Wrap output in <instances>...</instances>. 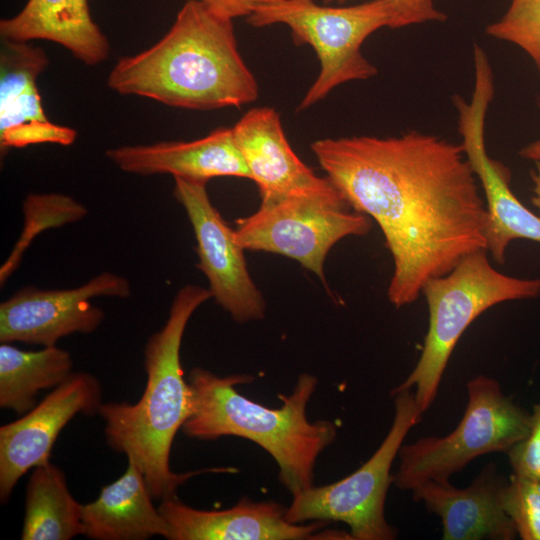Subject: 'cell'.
I'll list each match as a JSON object with an SVG mask.
<instances>
[{"label":"cell","instance_id":"cell-1","mask_svg":"<svg viewBox=\"0 0 540 540\" xmlns=\"http://www.w3.org/2000/svg\"><path fill=\"white\" fill-rule=\"evenodd\" d=\"M311 150L350 207L380 227L394 270L387 296L412 304L424 285L486 250L487 209L462 146L410 131L315 140Z\"/></svg>","mask_w":540,"mask_h":540},{"label":"cell","instance_id":"cell-2","mask_svg":"<svg viewBox=\"0 0 540 540\" xmlns=\"http://www.w3.org/2000/svg\"><path fill=\"white\" fill-rule=\"evenodd\" d=\"M232 21L201 0H187L157 43L119 59L108 87L190 110L254 102L259 86L239 52Z\"/></svg>","mask_w":540,"mask_h":540},{"label":"cell","instance_id":"cell-3","mask_svg":"<svg viewBox=\"0 0 540 540\" xmlns=\"http://www.w3.org/2000/svg\"><path fill=\"white\" fill-rule=\"evenodd\" d=\"M211 297L209 289L199 285H185L176 293L164 326L146 343L147 382L141 398L134 404L103 403L98 412L105 421L108 445L135 461L153 499L175 497L178 487L199 473L232 471L175 473L169 462L175 435L194 410L193 391L180 360L183 334L192 314Z\"/></svg>","mask_w":540,"mask_h":540},{"label":"cell","instance_id":"cell-4","mask_svg":"<svg viewBox=\"0 0 540 540\" xmlns=\"http://www.w3.org/2000/svg\"><path fill=\"white\" fill-rule=\"evenodd\" d=\"M251 375L217 376L200 367L191 370L188 383L194 410L182 430L189 437L216 440L222 436L248 439L267 451L279 467V480L294 496L313 486L314 466L320 453L336 438L334 423L310 422L306 407L317 378L302 374L282 405L273 409L242 396L234 387L251 383Z\"/></svg>","mask_w":540,"mask_h":540},{"label":"cell","instance_id":"cell-5","mask_svg":"<svg viewBox=\"0 0 540 540\" xmlns=\"http://www.w3.org/2000/svg\"><path fill=\"white\" fill-rule=\"evenodd\" d=\"M429 325L421 355L409 376L393 391L411 389L424 413L434 402L450 356L468 326L502 302L535 298L540 279H520L496 270L487 250L463 257L447 274L423 287Z\"/></svg>","mask_w":540,"mask_h":540},{"label":"cell","instance_id":"cell-6","mask_svg":"<svg viewBox=\"0 0 540 540\" xmlns=\"http://www.w3.org/2000/svg\"><path fill=\"white\" fill-rule=\"evenodd\" d=\"M247 22L253 27L284 24L295 45L314 49L320 71L298 111L318 103L341 84L374 77L377 68L362 54L363 42L383 27H403L397 8L388 0L345 7L320 5L315 0H282L256 9Z\"/></svg>","mask_w":540,"mask_h":540},{"label":"cell","instance_id":"cell-7","mask_svg":"<svg viewBox=\"0 0 540 540\" xmlns=\"http://www.w3.org/2000/svg\"><path fill=\"white\" fill-rule=\"evenodd\" d=\"M236 240L244 250L264 251L296 260L327 288L324 271L331 248L347 236H363L371 218L353 210L327 178L260 203L239 219Z\"/></svg>","mask_w":540,"mask_h":540},{"label":"cell","instance_id":"cell-8","mask_svg":"<svg viewBox=\"0 0 540 540\" xmlns=\"http://www.w3.org/2000/svg\"><path fill=\"white\" fill-rule=\"evenodd\" d=\"M468 403L457 427L444 437L428 436L402 445L399 467L392 475L401 490L428 481H444L475 458L504 452L523 439L531 412L505 395L497 380L479 375L467 383Z\"/></svg>","mask_w":540,"mask_h":540},{"label":"cell","instance_id":"cell-9","mask_svg":"<svg viewBox=\"0 0 540 540\" xmlns=\"http://www.w3.org/2000/svg\"><path fill=\"white\" fill-rule=\"evenodd\" d=\"M395 414L390 430L376 452L359 469L332 484L310 487L293 496L285 518L339 521L353 540H392L397 530L385 517V500L392 482L391 466L409 431L422 419L413 391H392Z\"/></svg>","mask_w":540,"mask_h":540},{"label":"cell","instance_id":"cell-10","mask_svg":"<svg viewBox=\"0 0 540 540\" xmlns=\"http://www.w3.org/2000/svg\"><path fill=\"white\" fill-rule=\"evenodd\" d=\"M474 89L470 101L456 95L458 131L462 149L484 192L487 209L486 250L498 264L505 263L506 250L516 239L540 243V217L513 193L511 171L492 159L486 150L485 121L495 87L489 62L474 64Z\"/></svg>","mask_w":540,"mask_h":540},{"label":"cell","instance_id":"cell-11","mask_svg":"<svg viewBox=\"0 0 540 540\" xmlns=\"http://www.w3.org/2000/svg\"><path fill=\"white\" fill-rule=\"evenodd\" d=\"M130 295L129 281L112 272L98 274L72 289L23 287L0 304V342L48 347L74 333H92L105 315L91 300Z\"/></svg>","mask_w":540,"mask_h":540},{"label":"cell","instance_id":"cell-12","mask_svg":"<svg viewBox=\"0 0 540 540\" xmlns=\"http://www.w3.org/2000/svg\"><path fill=\"white\" fill-rule=\"evenodd\" d=\"M173 195L183 206L197 242L199 270L206 276L216 303L239 323L260 320L266 304L252 280L244 249L211 203L205 182L174 178Z\"/></svg>","mask_w":540,"mask_h":540},{"label":"cell","instance_id":"cell-13","mask_svg":"<svg viewBox=\"0 0 540 540\" xmlns=\"http://www.w3.org/2000/svg\"><path fill=\"white\" fill-rule=\"evenodd\" d=\"M99 380L72 373L19 419L0 427V499L5 504L30 469L50 462L61 430L77 414L94 415L102 405Z\"/></svg>","mask_w":540,"mask_h":540},{"label":"cell","instance_id":"cell-14","mask_svg":"<svg viewBox=\"0 0 540 540\" xmlns=\"http://www.w3.org/2000/svg\"><path fill=\"white\" fill-rule=\"evenodd\" d=\"M46 52L30 42L1 40L0 147L24 148L51 143L69 146L77 132L51 122L43 109L37 79L47 68Z\"/></svg>","mask_w":540,"mask_h":540},{"label":"cell","instance_id":"cell-15","mask_svg":"<svg viewBox=\"0 0 540 540\" xmlns=\"http://www.w3.org/2000/svg\"><path fill=\"white\" fill-rule=\"evenodd\" d=\"M168 525L169 540H303L319 539L315 532L326 521L295 524L285 518L286 508L266 501L242 498L231 508L206 511L192 508L177 497L158 507Z\"/></svg>","mask_w":540,"mask_h":540},{"label":"cell","instance_id":"cell-16","mask_svg":"<svg viewBox=\"0 0 540 540\" xmlns=\"http://www.w3.org/2000/svg\"><path fill=\"white\" fill-rule=\"evenodd\" d=\"M507 482L489 463L465 488L449 480H428L411 492L415 501L441 519L444 540H513L518 535L503 507Z\"/></svg>","mask_w":540,"mask_h":540},{"label":"cell","instance_id":"cell-17","mask_svg":"<svg viewBox=\"0 0 540 540\" xmlns=\"http://www.w3.org/2000/svg\"><path fill=\"white\" fill-rule=\"evenodd\" d=\"M106 156L122 171L144 176L170 174L174 178L205 183L215 177L251 180L232 127H219L192 141H162L110 148Z\"/></svg>","mask_w":540,"mask_h":540},{"label":"cell","instance_id":"cell-18","mask_svg":"<svg viewBox=\"0 0 540 540\" xmlns=\"http://www.w3.org/2000/svg\"><path fill=\"white\" fill-rule=\"evenodd\" d=\"M236 145L258 187L261 203L317 183L315 175L290 146L280 114L272 107L248 110L232 127Z\"/></svg>","mask_w":540,"mask_h":540},{"label":"cell","instance_id":"cell-19","mask_svg":"<svg viewBox=\"0 0 540 540\" xmlns=\"http://www.w3.org/2000/svg\"><path fill=\"white\" fill-rule=\"evenodd\" d=\"M1 40H47L95 66L110 54V44L91 16L88 0H28L14 16L1 19Z\"/></svg>","mask_w":540,"mask_h":540},{"label":"cell","instance_id":"cell-20","mask_svg":"<svg viewBox=\"0 0 540 540\" xmlns=\"http://www.w3.org/2000/svg\"><path fill=\"white\" fill-rule=\"evenodd\" d=\"M152 499L143 473L128 458L124 474L83 505V535L93 540L166 538L168 525Z\"/></svg>","mask_w":540,"mask_h":540},{"label":"cell","instance_id":"cell-21","mask_svg":"<svg viewBox=\"0 0 540 540\" xmlns=\"http://www.w3.org/2000/svg\"><path fill=\"white\" fill-rule=\"evenodd\" d=\"M83 504L51 462L34 468L26 488L22 540H70L84 534Z\"/></svg>","mask_w":540,"mask_h":540},{"label":"cell","instance_id":"cell-22","mask_svg":"<svg viewBox=\"0 0 540 540\" xmlns=\"http://www.w3.org/2000/svg\"><path fill=\"white\" fill-rule=\"evenodd\" d=\"M68 351L55 346L24 351L0 345V407L23 415L36 405L43 389L55 388L73 373Z\"/></svg>","mask_w":540,"mask_h":540},{"label":"cell","instance_id":"cell-23","mask_svg":"<svg viewBox=\"0 0 540 540\" xmlns=\"http://www.w3.org/2000/svg\"><path fill=\"white\" fill-rule=\"evenodd\" d=\"M24 224L14 248L0 268L3 286L21 263L25 251L41 232L77 222L87 214V208L72 197L60 193H32L23 202Z\"/></svg>","mask_w":540,"mask_h":540},{"label":"cell","instance_id":"cell-24","mask_svg":"<svg viewBox=\"0 0 540 540\" xmlns=\"http://www.w3.org/2000/svg\"><path fill=\"white\" fill-rule=\"evenodd\" d=\"M486 33L518 46L540 73V0H511L505 14L489 24Z\"/></svg>","mask_w":540,"mask_h":540},{"label":"cell","instance_id":"cell-25","mask_svg":"<svg viewBox=\"0 0 540 540\" xmlns=\"http://www.w3.org/2000/svg\"><path fill=\"white\" fill-rule=\"evenodd\" d=\"M503 507L522 540H540V482L512 474Z\"/></svg>","mask_w":540,"mask_h":540},{"label":"cell","instance_id":"cell-26","mask_svg":"<svg viewBox=\"0 0 540 540\" xmlns=\"http://www.w3.org/2000/svg\"><path fill=\"white\" fill-rule=\"evenodd\" d=\"M506 454L513 474L540 482V401L533 405L528 434Z\"/></svg>","mask_w":540,"mask_h":540},{"label":"cell","instance_id":"cell-27","mask_svg":"<svg viewBox=\"0 0 540 540\" xmlns=\"http://www.w3.org/2000/svg\"><path fill=\"white\" fill-rule=\"evenodd\" d=\"M324 3L343 2L346 0H320ZM398 10L402 26L425 22H443L447 16L438 10L432 0H388Z\"/></svg>","mask_w":540,"mask_h":540},{"label":"cell","instance_id":"cell-28","mask_svg":"<svg viewBox=\"0 0 540 540\" xmlns=\"http://www.w3.org/2000/svg\"><path fill=\"white\" fill-rule=\"evenodd\" d=\"M219 16L233 20L250 16L256 9L282 0H201Z\"/></svg>","mask_w":540,"mask_h":540},{"label":"cell","instance_id":"cell-29","mask_svg":"<svg viewBox=\"0 0 540 540\" xmlns=\"http://www.w3.org/2000/svg\"><path fill=\"white\" fill-rule=\"evenodd\" d=\"M530 177L533 184L531 202L540 212V161L535 162L534 168L530 172Z\"/></svg>","mask_w":540,"mask_h":540},{"label":"cell","instance_id":"cell-30","mask_svg":"<svg viewBox=\"0 0 540 540\" xmlns=\"http://www.w3.org/2000/svg\"><path fill=\"white\" fill-rule=\"evenodd\" d=\"M537 105L540 109V98L537 101ZM519 155L523 159L531 161H540V139L535 140L526 146H524L520 151Z\"/></svg>","mask_w":540,"mask_h":540}]
</instances>
